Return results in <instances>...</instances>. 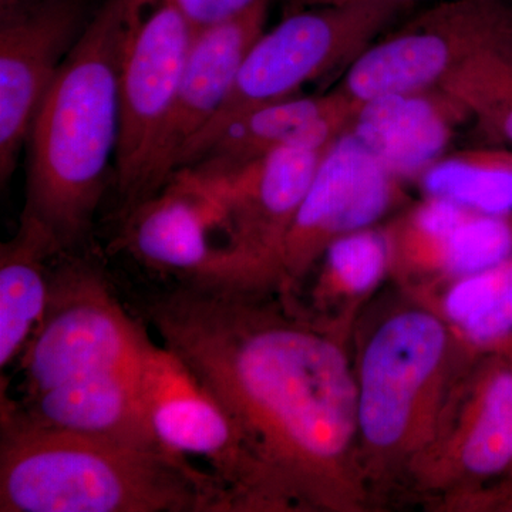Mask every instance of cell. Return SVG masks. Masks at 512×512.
Masks as SVG:
<instances>
[{"label":"cell","mask_w":512,"mask_h":512,"mask_svg":"<svg viewBox=\"0 0 512 512\" xmlns=\"http://www.w3.org/2000/svg\"><path fill=\"white\" fill-rule=\"evenodd\" d=\"M274 291L177 279L148 299L146 316L234 421L258 511L360 510L369 483L346 325Z\"/></svg>","instance_id":"cell-1"},{"label":"cell","mask_w":512,"mask_h":512,"mask_svg":"<svg viewBox=\"0 0 512 512\" xmlns=\"http://www.w3.org/2000/svg\"><path fill=\"white\" fill-rule=\"evenodd\" d=\"M151 0H104L50 87L28 144L22 215L62 252H83L120 136V87L128 37Z\"/></svg>","instance_id":"cell-2"},{"label":"cell","mask_w":512,"mask_h":512,"mask_svg":"<svg viewBox=\"0 0 512 512\" xmlns=\"http://www.w3.org/2000/svg\"><path fill=\"white\" fill-rule=\"evenodd\" d=\"M0 417L2 512H234L210 471L137 446Z\"/></svg>","instance_id":"cell-3"},{"label":"cell","mask_w":512,"mask_h":512,"mask_svg":"<svg viewBox=\"0 0 512 512\" xmlns=\"http://www.w3.org/2000/svg\"><path fill=\"white\" fill-rule=\"evenodd\" d=\"M456 340L446 320L427 308L392 313L367 338L355 367L367 483L413 467L436 440Z\"/></svg>","instance_id":"cell-4"},{"label":"cell","mask_w":512,"mask_h":512,"mask_svg":"<svg viewBox=\"0 0 512 512\" xmlns=\"http://www.w3.org/2000/svg\"><path fill=\"white\" fill-rule=\"evenodd\" d=\"M148 339L97 262L84 252H63L53 264L46 311L20 355L23 394L89 377L137 373Z\"/></svg>","instance_id":"cell-5"},{"label":"cell","mask_w":512,"mask_h":512,"mask_svg":"<svg viewBox=\"0 0 512 512\" xmlns=\"http://www.w3.org/2000/svg\"><path fill=\"white\" fill-rule=\"evenodd\" d=\"M399 9L377 3H338L292 10L249 49L227 100L187 148L178 170L239 113L298 96L305 84L340 64L352 63L382 35Z\"/></svg>","instance_id":"cell-6"},{"label":"cell","mask_w":512,"mask_h":512,"mask_svg":"<svg viewBox=\"0 0 512 512\" xmlns=\"http://www.w3.org/2000/svg\"><path fill=\"white\" fill-rule=\"evenodd\" d=\"M512 25L504 0H443L366 47L335 90L357 107L376 97L440 87Z\"/></svg>","instance_id":"cell-7"},{"label":"cell","mask_w":512,"mask_h":512,"mask_svg":"<svg viewBox=\"0 0 512 512\" xmlns=\"http://www.w3.org/2000/svg\"><path fill=\"white\" fill-rule=\"evenodd\" d=\"M330 146L279 148L214 177L181 168L204 183L224 215L228 265L220 281L276 289L289 229Z\"/></svg>","instance_id":"cell-8"},{"label":"cell","mask_w":512,"mask_h":512,"mask_svg":"<svg viewBox=\"0 0 512 512\" xmlns=\"http://www.w3.org/2000/svg\"><path fill=\"white\" fill-rule=\"evenodd\" d=\"M194 35V26L173 0H151L128 37L114 160L124 215L141 201L148 165L173 107Z\"/></svg>","instance_id":"cell-9"},{"label":"cell","mask_w":512,"mask_h":512,"mask_svg":"<svg viewBox=\"0 0 512 512\" xmlns=\"http://www.w3.org/2000/svg\"><path fill=\"white\" fill-rule=\"evenodd\" d=\"M137 384L157 443L187 460L204 461L227 491L234 512L258 511L254 473L237 427L183 360L148 339Z\"/></svg>","instance_id":"cell-10"},{"label":"cell","mask_w":512,"mask_h":512,"mask_svg":"<svg viewBox=\"0 0 512 512\" xmlns=\"http://www.w3.org/2000/svg\"><path fill=\"white\" fill-rule=\"evenodd\" d=\"M402 185L345 131L320 161L292 222L276 291L292 296L335 239L375 227L402 200Z\"/></svg>","instance_id":"cell-11"},{"label":"cell","mask_w":512,"mask_h":512,"mask_svg":"<svg viewBox=\"0 0 512 512\" xmlns=\"http://www.w3.org/2000/svg\"><path fill=\"white\" fill-rule=\"evenodd\" d=\"M83 0H42L0 18V181L12 177L37 113L84 26Z\"/></svg>","instance_id":"cell-12"},{"label":"cell","mask_w":512,"mask_h":512,"mask_svg":"<svg viewBox=\"0 0 512 512\" xmlns=\"http://www.w3.org/2000/svg\"><path fill=\"white\" fill-rule=\"evenodd\" d=\"M271 2L258 0L237 16L195 30L173 107L148 165L140 202L170 181L192 141L217 116L249 49L265 32Z\"/></svg>","instance_id":"cell-13"},{"label":"cell","mask_w":512,"mask_h":512,"mask_svg":"<svg viewBox=\"0 0 512 512\" xmlns=\"http://www.w3.org/2000/svg\"><path fill=\"white\" fill-rule=\"evenodd\" d=\"M124 217L121 241L148 268L177 279L224 276V215L214 195L190 171L178 170L157 194Z\"/></svg>","instance_id":"cell-14"},{"label":"cell","mask_w":512,"mask_h":512,"mask_svg":"<svg viewBox=\"0 0 512 512\" xmlns=\"http://www.w3.org/2000/svg\"><path fill=\"white\" fill-rule=\"evenodd\" d=\"M463 407L453 420L443 417L436 440L413 464L436 485H477L512 471V362L485 356L468 380Z\"/></svg>","instance_id":"cell-15"},{"label":"cell","mask_w":512,"mask_h":512,"mask_svg":"<svg viewBox=\"0 0 512 512\" xmlns=\"http://www.w3.org/2000/svg\"><path fill=\"white\" fill-rule=\"evenodd\" d=\"M357 109L338 90L261 104L227 121L183 168L214 177L254 163L279 148L328 147L348 130Z\"/></svg>","instance_id":"cell-16"},{"label":"cell","mask_w":512,"mask_h":512,"mask_svg":"<svg viewBox=\"0 0 512 512\" xmlns=\"http://www.w3.org/2000/svg\"><path fill=\"white\" fill-rule=\"evenodd\" d=\"M468 111L441 87L389 94L360 104L348 133L397 180L417 181L446 156Z\"/></svg>","instance_id":"cell-17"},{"label":"cell","mask_w":512,"mask_h":512,"mask_svg":"<svg viewBox=\"0 0 512 512\" xmlns=\"http://www.w3.org/2000/svg\"><path fill=\"white\" fill-rule=\"evenodd\" d=\"M137 373L73 380L23 394L20 402L2 397V407L42 429L137 446H160L148 427L138 393Z\"/></svg>","instance_id":"cell-18"},{"label":"cell","mask_w":512,"mask_h":512,"mask_svg":"<svg viewBox=\"0 0 512 512\" xmlns=\"http://www.w3.org/2000/svg\"><path fill=\"white\" fill-rule=\"evenodd\" d=\"M62 249L43 225L20 215L0 245V367L22 355L49 302L53 264Z\"/></svg>","instance_id":"cell-19"},{"label":"cell","mask_w":512,"mask_h":512,"mask_svg":"<svg viewBox=\"0 0 512 512\" xmlns=\"http://www.w3.org/2000/svg\"><path fill=\"white\" fill-rule=\"evenodd\" d=\"M426 197L483 215L512 214V148H474L446 154L419 178Z\"/></svg>","instance_id":"cell-20"},{"label":"cell","mask_w":512,"mask_h":512,"mask_svg":"<svg viewBox=\"0 0 512 512\" xmlns=\"http://www.w3.org/2000/svg\"><path fill=\"white\" fill-rule=\"evenodd\" d=\"M487 136L512 148V25L441 84Z\"/></svg>","instance_id":"cell-21"},{"label":"cell","mask_w":512,"mask_h":512,"mask_svg":"<svg viewBox=\"0 0 512 512\" xmlns=\"http://www.w3.org/2000/svg\"><path fill=\"white\" fill-rule=\"evenodd\" d=\"M316 298L322 305L360 302L392 271V242L387 228H366L343 235L326 248Z\"/></svg>","instance_id":"cell-22"},{"label":"cell","mask_w":512,"mask_h":512,"mask_svg":"<svg viewBox=\"0 0 512 512\" xmlns=\"http://www.w3.org/2000/svg\"><path fill=\"white\" fill-rule=\"evenodd\" d=\"M453 330V329H451ZM456 339L471 353L507 355L512 349V258L501 264L500 279L484 303L460 328L453 330Z\"/></svg>","instance_id":"cell-23"},{"label":"cell","mask_w":512,"mask_h":512,"mask_svg":"<svg viewBox=\"0 0 512 512\" xmlns=\"http://www.w3.org/2000/svg\"><path fill=\"white\" fill-rule=\"evenodd\" d=\"M195 30L220 23L254 6L258 0H173Z\"/></svg>","instance_id":"cell-24"},{"label":"cell","mask_w":512,"mask_h":512,"mask_svg":"<svg viewBox=\"0 0 512 512\" xmlns=\"http://www.w3.org/2000/svg\"><path fill=\"white\" fill-rule=\"evenodd\" d=\"M483 507H495V510L512 511V480L503 487L485 491Z\"/></svg>","instance_id":"cell-25"},{"label":"cell","mask_w":512,"mask_h":512,"mask_svg":"<svg viewBox=\"0 0 512 512\" xmlns=\"http://www.w3.org/2000/svg\"><path fill=\"white\" fill-rule=\"evenodd\" d=\"M413 2H419V0H309L303 8L315 5H338V3H377V5H390L402 8L403 5H409V3Z\"/></svg>","instance_id":"cell-26"},{"label":"cell","mask_w":512,"mask_h":512,"mask_svg":"<svg viewBox=\"0 0 512 512\" xmlns=\"http://www.w3.org/2000/svg\"><path fill=\"white\" fill-rule=\"evenodd\" d=\"M39 2L42 0H0V18L12 15V13L29 8Z\"/></svg>","instance_id":"cell-27"},{"label":"cell","mask_w":512,"mask_h":512,"mask_svg":"<svg viewBox=\"0 0 512 512\" xmlns=\"http://www.w3.org/2000/svg\"><path fill=\"white\" fill-rule=\"evenodd\" d=\"M308 2H309V0H291L292 8H293L292 10L301 9Z\"/></svg>","instance_id":"cell-28"},{"label":"cell","mask_w":512,"mask_h":512,"mask_svg":"<svg viewBox=\"0 0 512 512\" xmlns=\"http://www.w3.org/2000/svg\"><path fill=\"white\" fill-rule=\"evenodd\" d=\"M505 356H507V357H508V359H510V360H511V362H512V349H511V350H510V352H508V353H507V355H505Z\"/></svg>","instance_id":"cell-29"},{"label":"cell","mask_w":512,"mask_h":512,"mask_svg":"<svg viewBox=\"0 0 512 512\" xmlns=\"http://www.w3.org/2000/svg\"><path fill=\"white\" fill-rule=\"evenodd\" d=\"M510 480H512V471H511V474H510Z\"/></svg>","instance_id":"cell-30"}]
</instances>
